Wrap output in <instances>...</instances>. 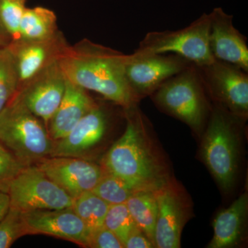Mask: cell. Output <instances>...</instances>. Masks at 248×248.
Listing matches in <instances>:
<instances>
[{
  "mask_svg": "<svg viewBox=\"0 0 248 248\" xmlns=\"http://www.w3.org/2000/svg\"><path fill=\"white\" fill-rule=\"evenodd\" d=\"M127 55L85 40L70 46L60 65L66 79L86 91L101 94L124 109L141 101L127 81Z\"/></svg>",
  "mask_w": 248,
  "mask_h": 248,
  "instance_id": "1",
  "label": "cell"
},
{
  "mask_svg": "<svg viewBox=\"0 0 248 248\" xmlns=\"http://www.w3.org/2000/svg\"><path fill=\"white\" fill-rule=\"evenodd\" d=\"M125 131L103 160V169L134 190L155 191L169 180L167 169L151 141L146 117L138 105L124 109Z\"/></svg>",
  "mask_w": 248,
  "mask_h": 248,
  "instance_id": "2",
  "label": "cell"
},
{
  "mask_svg": "<svg viewBox=\"0 0 248 248\" xmlns=\"http://www.w3.org/2000/svg\"><path fill=\"white\" fill-rule=\"evenodd\" d=\"M245 119L213 105L202 145V159L222 189L228 192L239 168V130Z\"/></svg>",
  "mask_w": 248,
  "mask_h": 248,
  "instance_id": "3",
  "label": "cell"
},
{
  "mask_svg": "<svg viewBox=\"0 0 248 248\" xmlns=\"http://www.w3.org/2000/svg\"><path fill=\"white\" fill-rule=\"evenodd\" d=\"M0 142L27 166L50 156L54 146L40 119L17 94L0 111Z\"/></svg>",
  "mask_w": 248,
  "mask_h": 248,
  "instance_id": "4",
  "label": "cell"
},
{
  "mask_svg": "<svg viewBox=\"0 0 248 248\" xmlns=\"http://www.w3.org/2000/svg\"><path fill=\"white\" fill-rule=\"evenodd\" d=\"M151 96L161 110L182 121L198 135L203 131L212 107L194 63L163 83Z\"/></svg>",
  "mask_w": 248,
  "mask_h": 248,
  "instance_id": "5",
  "label": "cell"
},
{
  "mask_svg": "<svg viewBox=\"0 0 248 248\" xmlns=\"http://www.w3.org/2000/svg\"><path fill=\"white\" fill-rule=\"evenodd\" d=\"M210 29V14H203L184 29L148 32L133 54L172 53L196 66L208 64L215 60L209 46Z\"/></svg>",
  "mask_w": 248,
  "mask_h": 248,
  "instance_id": "6",
  "label": "cell"
},
{
  "mask_svg": "<svg viewBox=\"0 0 248 248\" xmlns=\"http://www.w3.org/2000/svg\"><path fill=\"white\" fill-rule=\"evenodd\" d=\"M197 67L213 105L246 120L248 115V72L217 60Z\"/></svg>",
  "mask_w": 248,
  "mask_h": 248,
  "instance_id": "7",
  "label": "cell"
},
{
  "mask_svg": "<svg viewBox=\"0 0 248 248\" xmlns=\"http://www.w3.org/2000/svg\"><path fill=\"white\" fill-rule=\"evenodd\" d=\"M11 206L22 212L72 208L74 200L41 170L26 166L10 186Z\"/></svg>",
  "mask_w": 248,
  "mask_h": 248,
  "instance_id": "8",
  "label": "cell"
},
{
  "mask_svg": "<svg viewBox=\"0 0 248 248\" xmlns=\"http://www.w3.org/2000/svg\"><path fill=\"white\" fill-rule=\"evenodd\" d=\"M192 63L175 54L127 55V81L141 99L151 96L163 83L191 66Z\"/></svg>",
  "mask_w": 248,
  "mask_h": 248,
  "instance_id": "9",
  "label": "cell"
},
{
  "mask_svg": "<svg viewBox=\"0 0 248 248\" xmlns=\"http://www.w3.org/2000/svg\"><path fill=\"white\" fill-rule=\"evenodd\" d=\"M66 83L59 61L21 86L16 94L32 113L48 124L63 99Z\"/></svg>",
  "mask_w": 248,
  "mask_h": 248,
  "instance_id": "10",
  "label": "cell"
},
{
  "mask_svg": "<svg viewBox=\"0 0 248 248\" xmlns=\"http://www.w3.org/2000/svg\"><path fill=\"white\" fill-rule=\"evenodd\" d=\"M8 46L16 61L20 88L47 67L60 61L70 46L63 34L58 31L45 40H12Z\"/></svg>",
  "mask_w": 248,
  "mask_h": 248,
  "instance_id": "11",
  "label": "cell"
},
{
  "mask_svg": "<svg viewBox=\"0 0 248 248\" xmlns=\"http://www.w3.org/2000/svg\"><path fill=\"white\" fill-rule=\"evenodd\" d=\"M36 165L73 200L92 191L104 172L102 166L71 156H48Z\"/></svg>",
  "mask_w": 248,
  "mask_h": 248,
  "instance_id": "12",
  "label": "cell"
},
{
  "mask_svg": "<svg viewBox=\"0 0 248 248\" xmlns=\"http://www.w3.org/2000/svg\"><path fill=\"white\" fill-rule=\"evenodd\" d=\"M154 192L157 202L155 247L180 248L181 235L187 218L185 202L169 180Z\"/></svg>",
  "mask_w": 248,
  "mask_h": 248,
  "instance_id": "13",
  "label": "cell"
},
{
  "mask_svg": "<svg viewBox=\"0 0 248 248\" xmlns=\"http://www.w3.org/2000/svg\"><path fill=\"white\" fill-rule=\"evenodd\" d=\"M29 234H43L87 247L89 230L73 208L23 212Z\"/></svg>",
  "mask_w": 248,
  "mask_h": 248,
  "instance_id": "14",
  "label": "cell"
},
{
  "mask_svg": "<svg viewBox=\"0 0 248 248\" xmlns=\"http://www.w3.org/2000/svg\"><path fill=\"white\" fill-rule=\"evenodd\" d=\"M210 17L209 46L214 58L248 72L247 38L233 25V16L218 7L210 13Z\"/></svg>",
  "mask_w": 248,
  "mask_h": 248,
  "instance_id": "15",
  "label": "cell"
},
{
  "mask_svg": "<svg viewBox=\"0 0 248 248\" xmlns=\"http://www.w3.org/2000/svg\"><path fill=\"white\" fill-rule=\"evenodd\" d=\"M108 126V115L104 108L97 105L76 124L66 136L54 141L50 156H84L100 143Z\"/></svg>",
  "mask_w": 248,
  "mask_h": 248,
  "instance_id": "16",
  "label": "cell"
},
{
  "mask_svg": "<svg viewBox=\"0 0 248 248\" xmlns=\"http://www.w3.org/2000/svg\"><path fill=\"white\" fill-rule=\"evenodd\" d=\"M97 105L86 90L66 79L63 99L48 123L50 138L55 141L66 136L86 114Z\"/></svg>",
  "mask_w": 248,
  "mask_h": 248,
  "instance_id": "17",
  "label": "cell"
},
{
  "mask_svg": "<svg viewBox=\"0 0 248 248\" xmlns=\"http://www.w3.org/2000/svg\"><path fill=\"white\" fill-rule=\"evenodd\" d=\"M248 208V195L244 192L229 208L220 212L214 220L213 237L208 248H231L237 244L244 233Z\"/></svg>",
  "mask_w": 248,
  "mask_h": 248,
  "instance_id": "18",
  "label": "cell"
},
{
  "mask_svg": "<svg viewBox=\"0 0 248 248\" xmlns=\"http://www.w3.org/2000/svg\"><path fill=\"white\" fill-rule=\"evenodd\" d=\"M57 20L56 15L51 10L42 6L27 8L19 24L18 38L28 40L49 38L59 31Z\"/></svg>",
  "mask_w": 248,
  "mask_h": 248,
  "instance_id": "19",
  "label": "cell"
},
{
  "mask_svg": "<svg viewBox=\"0 0 248 248\" xmlns=\"http://www.w3.org/2000/svg\"><path fill=\"white\" fill-rule=\"evenodd\" d=\"M125 204L136 226L151 240L155 247L157 202L154 191H135Z\"/></svg>",
  "mask_w": 248,
  "mask_h": 248,
  "instance_id": "20",
  "label": "cell"
},
{
  "mask_svg": "<svg viewBox=\"0 0 248 248\" xmlns=\"http://www.w3.org/2000/svg\"><path fill=\"white\" fill-rule=\"evenodd\" d=\"M109 206L105 201L89 191L75 199L72 208L91 231L104 226Z\"/></svg>",
  "mask_w": 248,
  "mask_h": 248,
  "instance_id": "21",
  "label": "cell"
},
{
  "mask_svg": "<svg viewBox=\"0 0 248 248\" xmlns=\"http://www.w3.org/2000/svg\"><path fill=\"white\" fill-rule=\"evenodd\" d=\"M19 78L14 55L8 46L0 48V111L14 97Z\"/></svg>",
  "mask_w": 248,
  "mask_h": 248,
  "instance_id": "22",
  "label": "cell"
},
{
  "mask_svg": "<svg viewBox=\"0 0 248 248\" xmlns=\"http://www.w3.org/2000/svg\"><path fill=\"white\" fill-rule=\"evenodd\" d=\"M92 192L110 205L126 203L135 190L122 179L104 170Z\"/></svg>",
  "mask_w": 248,
  "mask_h": 248,
  "instance_id": "23",
  "label": "cell"
},
{
  "mask_svg": "<svg viewBox=\"0 0 248 248\" xmlns=\"http://www.w3.org/2000/svg\"><path fill=\"white\" fill-rule=\"evenodd\" d=\"M104 226L112 231L124 246L127 238L136 227L126 204L110 205L104 219Z\"/></svg>",
  "mask_w": 248,
  "mask_h": 248,
  "instance_id": "24",
  "label": "cell"
},
{
  "mask_svg": "<svg viewBox=\"0 0 248 248\" xmlns=\"http://www.w3.org/2000/svg\"><path fill=\"white\" fill-rule=\"evenodd\" d=\"M29 231L24 213L21 210L10 206L8 213L0 221V248H9L16 240Z\"/></svg>",
  "mask_w": 248,
  "mask_h": 248,
  "instance_id": "25",
  "label": "cell"
},
{
  "mask_svg": "<svg viewBox=\"0 0 248 248\" xmlns=\"http://www.w3.org/2000/svg\"><path fill=\"white\" fill-rule=\"evenodd\" d=\"M28 0H0V21L11 36L16 40L19 35L21 19L27 9Z\"/></svg>",
  "mask_w": 248,
  "mask_h": 248,
  "instance_id": "26",
  "label": "cell"
},
{
  "mask_svg": "<svg viewBox=\"0 0 248 248\" xmlns=\"http://www.w3.org/2000/svg\"><path fill=\"white\" fill-rule=\"evenodd\" d=\"M26 166L0 142V191L8 194L11 183Z\"/></svg>",
  "mask_w": 248,
  "mask_h": 248,
  "instance_id": "27",
  "label": "cell"
},
{
  "mask_svg": "<svg viewBox=\"0 0 248 248\" xmlns=\"http://www.w3.org/2000/svg\"><path fill=\"white\" fill-rule=\"evenodd\" d=\"M87 247L122 248L124 246L122 241L112 231L103 226L90 231Z\"/></svg>",
  "mask_w": 248,
  "mask_h": 248,
  "instance_id": "28",
  "label": "cell"
},
{
  "mask_svg": "<svg viewBox=\"0 0 248 248\" xmlns=\"http://www.w3.org/2000/svg\"><path fill=\"white\" fill-rule=\"evenodd\" d=\"M124 248H155V246L144 233L136 226L127 238L124 244Z\"/></svg>",
  "mask_w": 248,
  "mask_h": 248,
  "instance_id": "29",
  "label": "cell"
},
{
  "mask_svg": "<svg viewBox=\"0 0 248 248\" xmlns=\"http://www.w3.org/2000/svg\"><path fill=\"white\" fill-rule=\"evenodd\" d=\"M11 202L9 194L0 191V221L9 211Z\"/></svg>",
  "mask_w": 248,
  "mask_h": 248,
  "instance_id": "30",
  "label": "cell"
},
{
  "mask_svg": "<svg viewBox=\"0 0 248 248\" xmlns=\"http://www.w3.org/2000/svg\"><path fill=\"white\" fill-rule=\"evenodd\" d=\"M11 40H11V36L8 33L7 31L3 26L2 23L0 21V48L9 45Z\"/></svg>",
  "mask_w": 248,
  "mask_h": 248,
  "instance_id": "31",
  "label": "cell"
}]
</instances>
